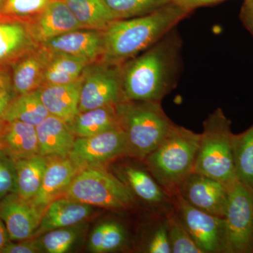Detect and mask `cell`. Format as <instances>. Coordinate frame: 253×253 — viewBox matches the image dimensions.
Segmentation results:
<instances>
[{"mask_svg":"<svg viewBox=\"0 0 253 253\" xmlns=\"http://www.w3.org/2000/svg\"><path fill=\"white\" fill-rule=\"evenodd\" d=\"M166 221L172 253H203L176 212L166 218Z\"/></svg>","mask_w":253,"mask_h":253,"instance_id":"obj_32","label":"cell"},{"mask_svg":"<svg viewBox=\"0 0 253 253\" xmlns=\"http://www.w3.org/2000/svg\"><path fill=\"white\" fill-rule=\"evenodd\" d=\"M11 241L4 223L0 218V253Z\"/></svg>","mask_w":253,"mask_h":253,"instance_id":"obj_40","label":"cell"},{"mask_svg":"<svg viewBox=\"0 0 253 253\" xmlns=\"http://www.w3.org/2000/svg\"><path fill=\"white\" fill-rule=\"evenodd\" d=\"M84 28L105 29L118 20L103 0H63Z\"/></svg>","mask_w":253,"mask_h":253,"instance_id":"obj_27","label":"cell"},{"mask_svg":"<svg viewBox=\"0 0 253 253\" xmlns=\"http://www.w3.org/2000/svg\"><path fill=\"white\" fill-rule=\"evenodd\" d=\"M3 16H2V17H3ZM2 17H1V18H2Z\"/></svg>","mask_w":253,"mask_h":253,"instance_id":"obj_44","label":"cell"},{"mask_svg":"<svg viewBox=\"0 0 253 253\" xmlns=\"http://www.w3.org/2000/svg\"><path fill=\"white\" fill-rule=\"evenodd\" d=\"M145 252L148 253H172L169 236H168L167 221L163 219L156 226L150 236L146 246Z\"/></svg>","mask_w":253,"mask_h":253,"instance_id":"obj_35","label":"cell"},{"mask_svg":"<svg viewBox=\"0 0 253 253\" xmlns=\"http://www.w3.org/2000/svg\"><path fill=\"white\" fill-rule=\"evenodd\" d=\"M116 16L125 19L144 16L172 2V0H103Z\"/></svg>","mask_w":253,"mask_h":253,"instance_id":"obj_30","label":"cell"},{"mask_svg":"<svg viewBox=\"0 0 253 253\" xmlns=\"http://www.w3.org/2000/svg\"><path fill=\"white\" fill-rule=\"evenodd\" d=\"M38 46L24 21L4 16L0 18V68L11 64Z\"/></svg>","mask_w":253,"mask_h":253,"instance_id":"obj_18","label":"cell"},{"mask_svg":"<svg viewBox=\"0 0 253 253\" xmlns=\"http://www.w3.org/2000/svg\"><path fill=\"white\" fill-rule=\"evenodd\" d=\"M200 136L174 124L162 142L144 159L148 170L171 197L194 172Z\"/></svg>","mask_w":253,"mask_h":253,"instance_id":"obj_3","label":"cell"},{"mask_svg":"<svg viewBox=\"0 0 253 253\" xmlns=\"http://www.w3.org/2000/svg\"><path fill=\"white\" fill-rule=\"evenodd\" d=\"M173 198L178 217L203 253H231L224 217L194 208L179 194Z\"/></svg>","mask_w":253,"mask_h":253,"instance_id":"obj_7","label":"cell"},{"mask_svg":"<svg viewBox=\"0 0 253 253\" xmlns=\"http://www.w3.org/2000/svg\"><path fill=\"white\" fill-rule=\"evenodd\" d=\"M116 105L79 113L67 123L68 128L76 138H84L116 127L119 126Z\"/></svg>","mask_w":253,"mask_h":253,"instance_id":"obj_23","label":"cell"},{"mask_svg":"<svg viewBox=\"0 0 253 253\" xmlns=\"http://www.w3.org/2000/svg\"><path fill=\"white\" fill-rule=\"evenodd\" d=\"M49 58L43 76L42 85L62 84L78 81L89 63L76 56L49 52Z\"/></svg>","mask_w":253,"mask_h":253,"instance_id":"obj_26","label":"cell"},{"mask_svg":"<svg viewBox=\"0 0 253 253\" xmlns=\"http://www.w3.org/2000/svg\"><path fill=\"white\" fill-rule=\"evenodd\" d=\"M92 212V206L89 205L64 196L58 198L45 208L33 239L54 229L78 225L88 219Z\"/></svg>","mask_w":253,"mask_h":253,"instance_id":"obj_17","label":"cell"},{"mask_svg":"<svg viewBox=\"0 0 253 253\" xmlns=\"http://www.w3.org/2000/svg\"><path fill=\"white\" fill-rule=\"evenodd\" d=\"M229 187L215 179L193 172L178 190L188 204L212 215L224 217Z\"/></svg>","mask_w":253,"mask_h":253,"instance_id":"obj_12","label":"cell"},{"mask_svg":"<svg viewBox=\"0 0 253 253\" xmlns=\"http://www.w3.org/2000/svg\"><path fill=\"white\" fill-rule=\"evenodd\" d=\"M3 68H0V71H1V70H2V69H3Z\"/></svg>","mask_w":253,"mask_h":253,"instance_id":"obj_43","label":"cell"},{"mask_svg":"<svg viewBox=\"0 0 253 253\" xmlns=\"http://www.w3.org/2000/svg\"><path fill=\"white\" fill-rule=\"evenodd\" d=\"M16 96L11 83V74L3 68L0 71V126L11 100Z\"/></svg>","mask_w":253,"mask_h":253,"instance_id":"obj_36","label":"cell"},{"mask_svg":"<svg viewBox=\"0 0 253 253\" xmlns=\"http://www.w3.org/2000/svg\"><path fill=\"white\" fill-rule=\"evenodd\" d=\"M38 44L83 26L63 0H52L34 18L25 21Z\"/></svg>","mask_w":253,"mask_h":253,"instance_id":"obj_13","label":"cell"},{"mask_svg":"<svg viewBox=\"0 0 253 253\" xmlns=\"http://www.w3.org/2000/svg\"><path fill=\"white\" fill-rule=\"evenodd\" d=\"M5 1H6V0H0V6H1V5L3 6L4 4Z\"/></svg>","mask_w":253,"mask_h":253,"instance_id":"obj_41","label":"cell"},{"mask_svg":"<svg viewBox=\"0 0 253 253\" xmlns=\"http://www.w3.org/2000/svg\"><path fill=\"white\" fill-rule=\"evenodd\" d=\"M231 123L218 108L204 122L194 172L215 179L229 187L237 180L232 151Z\"/></svg>","mask_w":253,"mask_h":253,"instance_id":"obj_5","label":"cell"},{"mask_svg":"<svg viewBox=\"0 0 253 253\" xmlns=\"http://www.w3.org/2000/svg\"><path fill=\"white\" fill-rule=\"evenodd\" d=\"M81 168L70 157H49L41 189L33 204L45 209L53 201L61 197Z\"/></svg>","mask_w":253,"mask_h":253,"instance_id":"obj_15","label":"cell"},{"mask_svg":"<svg viewBox=\"0 0 253 253\" xmlns=\"http://www.w3.org/2000/svg\"><path fill=\"white\" fill-rule=\"evenodd\" d=\"M40 155L46 157H67L76 137L62 120L49 115L36 126Z\"/></svg>","mask_w":253,"mask_h":253,"instance_id":"obj_21","label":"cell"},{"mask_svg":"<svg viewBox=\"0 0 253 253\" xmlns=\"http://www.w3.org/2000/svg\"><path fill=\"white\" fill-rule=\"evenodd\" d=\"M11 193H16L15 161L0 149V200Z\"/></svg>","mask_w":253,"mask_h":253,"instance_id":"obj_34","label":"cell"},{"mask_svg":"<svg viewBox=\"0 0 253 253\" xmlns=\"http://www.w3.org/2000/svg\"><path fill=\"white\" fill-rule=\"evenodd\" d=\"M81 169L102 166L123 156H127L124 131L118 126L89 137L76 138L69 155Z\"/></svg>","mask_w":253,"mask_h":253,"instance_id":"obj_10","label":"cell"},{"mask_svg":"<svg viewBox=\"0 0 253 253\" xmlns=\"http://www.w3.org/2000/svg\"><path fill=\"white\" fill-rule=\"evenodd\" d=\"M83 79L62 84H45L39 88L43 104L49 114L68 123L79 113Z\"/></svg>","mask_w":253,"mask_h":253,"instance_id":"obj_19","label":"cell"},{"mask_svg":"<svg viewBox=\"0 0 253 253\" xmlns=\"http://www.w3.org/2000/svg\"><path fill=\"white\" fill-rule=\"evenodd\" d=\"M49 115L42 101L38 88L26 94L16 95L5 111L4 121H21L37 126Z\"/></svg>","mask_w":253,"mask_h":253,"instance_id":"obj_25","label":"cell"},{"mask_svg":"<svg viewBox=\"0 0 253 253\" xmlns=\"http://www.w3.org/2000/svg\"><path fill=\"white\" fill-rule=\"evenodd\" d=\"M116 176L127 186L134 196L150 206H163L170 200L171 196L158 184L147 168L123 165Z\"/></svg>","mask_w":253,"mask_h":253,"instance_id":"obj_22","label":"cell"},{"mask_svg":"<svg viewBox=\"0 0 253 253\" xmlns=\"http://www.w3.org/2000/svg\"><path fill=\"white\" fill-rule=\"evenodd\" d=\"M232 151L237 180L253 189V125L241 134H233Z\"/></svg>","mask_w":253,"mask_h":253,"instance_id":"obj_28","label":"cell"},{"mask_svg":"<svg viewBox=\"0 0 253 253\" xmlns=\"http://www.w3.org/2000/svg\"><path fill=\"white\" fill-rule=\"evenodd\" d=\"M240 19L253 36V0H244L240 11Z\"/></svg>","mask_w":253,"mask_h":253,"instance_id":"obj_39","label":"cell"},{"mask_svg":"<svg viewBox=\"0 0 253 253\" xmlns=\"http://www.w3.org/2000/svg\"><path fill=\"white\" fill-rule=\"evenodd\" d=\"M180 49V39L173 29L139 56L123 63V100L161 102L175 85Z\"/></svg>","mask_w":253,"mask_h":253,"instance_id":"obj_1","label":"cell"},{"mask_svg":"<svg viewBox=\"0 0 253 253\" xmlns=\"http://www.w3.org/2000/svg\"><path fill=\"white\" fill-rule=\"evenodd\" d=\"M0 149L14 161L40 155L36 126L21 121H3Z\"/></svg>","mask_w":253,"mask_h":253,"instance_id":"obj_20","label":"cell"},{"mask_svg":"<svg viewBox=\"0 0 253 253\" xmlns=\"http://www.w3.org/2000/svg\"><path fill=\"white\" fill-rule=\"evenodd\" d=\"M122 65L102 61L86 66L82 75L80 113L123 101Z\"/></svg>","mask_w":253,"mask_h":253,"instance_id":"obj_8","label":"cell"},{"mask_svg":"<svg viewBox=\"0 0 253 253\" xmlns=\"http://www.w3.org/2000/svg\"><path fill=\"white\" fill-rule=\"evenodd\" d=\"M50 53L63 54L86 60L89 63L102 57V31L82 28L40 44Z\"/></svg>","mask_w":253,"mask_h":253,"instance_id":"obj_14","label":"cell"},{"mask_svg":"<svg viewBox=\"0 0 253 253\" xmlns=\"http://www.w3.org/2000/svg\"><path fill=\"white\" fill-rule=\"evenodd\" d=\"M190 14L172 1L150 14L113 21L102 30L103 61L123 64L154 45Z\"/></svg>","mask_w":253,"mask_h":253,"instance_id":"obj_2","label":"cell"},{"mask_svg":"<svg viewBox=\"0 0 253 253\" xmlns=\"http://www.w3.org/2000/svg\"><path fill=\"white\" fill-rule=\"evenodd\" d=\"M126 240V229L120 223L104 221L98 224L91 233L88 248L91 253L113 252L123 247Z\"/></svg>","mask_w":253,"mask_h":253,"instance_id":"obj_29","label":"cell"},{"mask_svg":"<svg viewBox=\"0 0 253 253\" xmlns=\"http://www.w3.org/2000/svg\"><path fill=\"white\" fill-rule=\"evenodd\" d=\"M1 14H2V13H1V11H0V18L2 17V16H3L2 15H1Z\"/></svg>","mask_w":253,"mask_h":253,"instance_id":"obj_42","label":"cell"},{"mask_svg":"<svg viewBox=\"0 0 253 253\" xmlns=\"http://www.w3.org/2000/svg\"><path fill=\"white\" fill-rule=\"evenodd\" d=\"M45 209L11 193L0 200V218L11 241L33 239Z\"/></svg>","mask_w":253,"mask_h":253,"instance_id":"obj_11","label":"cell"},{"mask_svg":"<svg viewBox=\"0 0 253 253\" xmlns=\"http://www.w3.org/2000/svg\"><path fill=\"white\" fill-rule=\"evenodd\" d=\"M52 0H6L1 13L10 17H30L41 12Z\"/></svg>","mask_w":253,"mask_h":253,"instance_id":"obj_33","label":"cell"},{"mask_svg":"<svg viewBox=\"0 0 253 253\" xmlns=\"http://www.w3.org/2000/svg\"><path fill=\"white\" fill-rule=\"evenodd\" d=\"M14 161L16 194L26 200L34 199L41 189L49 157L36 155Z\"/></svg>","mask_w":253,"mask_h":253,"instance_id":"obj_24","label":"cell"},{"mask_svg":"<svg viewBox=\"0 0 253 253\" xmlns=\"http://www.w3.org/2000/svg\"><path fill=\"white\" fill-rule=\"evenodd\" d=\"M224 1L226 0H172L173 2L190 13L199 8L219 4Z\"/></svg>","mask_w":253,"mask_h":253,"instance_id":"obj_38","label":"cell"},{"mask_svg":"<svg viewBox=\"0 0 253 253\" xmlns=\"http://www.w3.org/2000/svg\"><path fill=\"white\" fill-rule=\"evenodd\" d=\"M78 225L61 228L44 233L36 238L42 252L64 253L68 252L78 240Z\"/></svg>","mask_w":253,"mask_h":253,"instance_id":"obj_31","label":"cell"},{"mask_svg":"<svg viewBox=\"0 0 253 253\" xmlns=\"http://www.w3.org/2000/svg\"><path fill=\"white\" fill-rule=\"evenodd\" d=\"M42 253L36 239L21 241H11L1 253Z\"/></svg>","mask_w":253,"mask_h":253,"instance_id":"obj_37","label":"cell"},{"mask_svg":"<svg viewBox=\"0 0 253 253\" xmlns=\"http://www.w3.org/2000/svg\"><path fill=\"white\" fill-rule=\"evenodd\" d=\"M231 253H253V189L239 180L229 186L225 215Z\"/></svg>","mask_w":253,"mask_h":253,"instance_id":"obj_9","label":"cell"},{"mask_svg":"<svg viewBox=\"0 0 253 253\" xmlns=\"http://www.w3.org/2000/svg\"><path fill=\"white\" fill-rule=\"evenodd\" d=\"M63 196L110 211L129 209L135 203L127 186L103 166L81 169Z\"/></svg>","mask_w":253,"mask_h":253,"instance_id":"obj_6","label":"cell"},{"mask_svg":"<svg viewBox=\"0 0 253 253\" xmlns=\"http://www.w3.org/2000/svg\"><path fill=\"white\" fill-rule=\"evenodd\" d=\"M161 103L123 100L116 105L118 123L126 135L127 156L144 161L174 126Z\"/></svg>","mask_w":253,"mask_h":253,"instance_id":"obj_4","label":"cell"},{"mask_svg":"<svg viewBox=\"0 0 253 253\" xmlns=\"http://www.w3.org/2000/svg\"><path fill=\"white\" fill-rule=\"evenodd\" d=\"M49 52L41 45L11 63V83L16 95L41 87Z\"/></svg>","mask_w":253,"mask_h":253,"instance_id":"obj_16","label":"cell"}]
</instances>
